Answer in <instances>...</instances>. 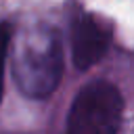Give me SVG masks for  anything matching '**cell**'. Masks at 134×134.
I'll use <instances>...</instances> for the list:
<instances>
[{"instance_id": "obj_1", "label": "cell", "mask_w": 134, "mask_h": 134, "mask_svg": "<svg viewBox=\"0 0 134 134\" xmlns=\"http://www.w3.org/2000/svg\"><path fill=\"white\" fill-rule=\"evenodd\" d=\"M13 75L29 98H46L57 90L63 75V46L54 27L36 25L21 34Z\"/></svg>"}, {"instance_id": "obj_3", "label": "cell", "mask_w": 134, "mask_h": 134, "mask_svg": "<svg viewBox=\"0 0 134 134\" xmlns=\"http://www.w3.org/2000/svg\"><path fill=\"white\" fill-rule=\"evenodd\" d=\"M111 44V29L92 15H80L71 34V59L77 69H90L96 65Z\"/></svg>"}, {"instance_id": "obj_4", "label": "cell", "mask_w": 134, "mask_h": 134, "mask_svg": "<svg viewBox=\"0 0 134 134\" xmlns=\"http://www.w3.org/2000/svg\"><path fill=\"white\" fill-rule=\"evenodd\" d=\"M10 38H13V25L0 23V100H2V94H4V67H6Z\"/></svg>"}, {"instance_id": "obj_2", "label": "cell", "mask_w": 134, "mask_h": 134, "mask_svg": "<svg viewBox=\"0 0 134 134\" xmlns=\"http://www.w3.org/2000/svg\"><path fill=\"white\" fill-rule=\"evenodd\" d=\"M124 100L119 90L105 80L86 84L71 103L65 134H117Z\"/></svg>"}]
</instances>
